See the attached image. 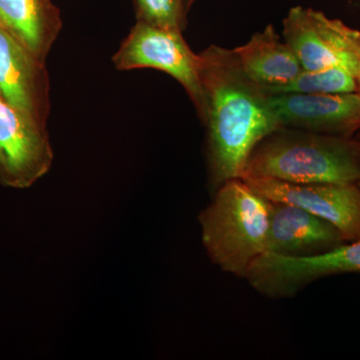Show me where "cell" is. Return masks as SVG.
<instances>
[{"label": "cell", "mask_w": 360, "mask_h": 360, "mask_svg": "<svg viewBox=\"0 0 360 360\" xmlns=\"http://www.w3.org/2000/svg\"><path fill=\"white\" fill-rule=\"evenodd\" d=\"M208 175L217 191L243 179L246 163L264 137L281 129L269 94L245 75L232 49L212 45L200 53Z\"/></svg>", "instance_id": "obj_1"}, {"label": "cell", "mask_w": 360, "mask_h": 360, "mask_svg": "<svg viewBox=\"0 0 360 360\" xmlns=\"http://www.w3.org/2000/svg\"><path fill=\"white\" fill-rule=\"evenodd\" d=\"M272 179L290 184H359V141L279 129L255 146L243 179Z\"/></svg>", "instance_id": "obj_2"}, {"label": "cell", "mask_w": 360, "mask_h": 360, "mask_svg": "<svg viewBox=\"0 0 360 360\" xmlns=\"http://www.w3.org/2000/svg\"><path fill=\"white\" fill-rule=\"evenodd\" d=\"M269 200L243 179L215 191L200 214L201 239L212 262L226 274L245 278L252 262L265 252Z\"/></svg>", "instance_id": "obj_3"}, {"label": "cell", "mask_w": 360, "mask_h": 360, "mask_svg": "<svg viewBox=\"0 0 360 360\" xmlns=\"http://www.w3.org/2000/svg\"><path fill=\"white\" fill-rule=\"evenodd\" d=\"M180 30L137 21L112 58L116 70L153 68L167 73L186 89L198 116L202 115L201 58Z\"/></svg>", "instance_id": "obj_4"}, {"label": "cell", "mask_w": 360, "mask_h": 360, "mask_svg": "<svg viewBox=\"0 0 360 360\" xmlns=\"http://www.w3.org/2000/svg\"><path fill=\"white\" fill-rule=\"evenodd\" d=\"M283 25V40L303 70L342 66L356 75L355 39L359 30L329 18L321 11L300 6L291 7Z\"/></svg>", "instance_id": "obj_5"}, {"label": "cell", "mask_w": 360, "mask_h": 360, "mask_svg": "<svg viewBox=\"0 0 360 360\" xmlns=\"http://www.w3.org/2000/svg\"><path fill=\"white\" fill-rule=\"evenodd\" d=\"M52 161L47 127L0 98V184L28 188L49 172Z\"/></svg>", "instance_id": "obj_6"}, {"label": "cell", "mask_w": 360, "mask_h": 360, "mask_svg": "<svg viewBox=\"0 0 360 360\" xmlns=\"http://www.w3.org/2000/svg\"><path fill=\"white\" fill-rule=\"evenodd\" d=\"M253 189L266 200L290 203L326 220L347 243L360 239L359 184H290L272 179H248Z\"/></svg>", "instance_id": "obj_7"}, {"label": "cell", "mask_w": 360, "mask_h": 360, "mask_svg": "<svg viewBox=\"0 0 360 360\" xmlns=\"http://www.w3.org/2000/svg\"><path fill=\"white\" fill-rule=\"evenodd\" d=\"M281 129L354 139L360 130L359 92L269 94Z\"/></svg>", "instance_id": "obj_8"}, {"label": "cell", "mask_w": 360, "mask_h": 360, "mask_svg": "<svg viewBox=\"0 0 360 360\" xmlns=\"http://www.w3.org/2000/svg\"><path fill=\"white\" fill-rule=\"evenodd\" d=\"M45 65L0 27V98L47 127L51 103Z\"/></svg>", "instance_id": "obj_9"}, {"label": "cell", "mask_w": 360, "mask_h": 360, "mask_svg": "<svg viewBox=\"0 0 360 360\" xmlns=\"http://www.w3.org/2000/svg\"><path fill=\"white\" fill-rule=\"evenodd\" d=\"M347 243L326 220L300 206L269 200V231L265 252L283 257L319 255Z\"/></svg>", "instance_id": "obj_10"}, {"label": "cell", "mask_w": 360, "mask_h": 360, "mask_svg": "<svg viewBox=\"0 0 360 360\" xmlns=\"http://www.w3.org/2000/svg\"><path fill=\"white\" fill-rule=\"evenodd\" d=\"M0 27L46 63L63 20L51 0H0Z\"/></svg>", "instance_id": "obj_11"}, {"label": "cell", "mask_w": 360, "mask_h": 360, "mask_svg": "<svg viewBox=\"0 0 360 360\" xmlns=\"http://www.w3.org/2000/svg\"><path fill=\"white\" fill-rule=\"evenodd\" d=\"M232 51L245 75L264 87L288 84L303 70L295 54L271 25Z\"/></svg>", "instance_id": "obj_12"}, {"label": "cell", "mask_w": 360, "mask_h": 360, "mask_svg": "<svg viewBox=\"0 0 360 360\" xmlns=\"http://www.w3.org/2000/svg\"><path fill=\"white\" fill-rule=\"evenodd\" d=\"M264 89L269 94H338L359 92V85L354 71L335 66L321 70H302L288 84Z\"/></svg>", "instance_id": "obj_13"}, {"label": "cell", "mask_w": 360, "mask_h": 360, "mask_svg": "<svg viewBox=\"0 0 360 360\" xmlns=\"http://www.w3.org/2000/svg\"><path fill=\"white\" fill-rule=\"evenodd\" d=\"M300 271L309 283L338 274L360 272V239L303 258Z\"/></svg>", "instance_id": "obj_14"}, {"label": "cell", "mask_w": 360, "mask_h": 360, "mask_svg": "<svg viewBox=\"0 0 360 360\" xmlns=\"http://www.w3.org/2000/svg\"><path fill=\"white\" fill-rule=\"evenodd\" d=\"M137 21L184 32L187 13L184 0H134Z\"/></svg>", "instance_id": "obj_15"}, {"label": "cell", "mask_w": 360, "mask_h": 360, "mask_svg": "<svg viewBox=\"0 0 360 360\" xmlns=\"http://www.w3.org/2000/svg\"><path fill=\"white\" fill-rule=\"evenodd\" d=\"M355 53H356L357 70L356 80L359 85V92L360 94V32L357 33L356 39H355Z\"/></svg>", "instance_id": "obj_16"}, {"label": "cell", "mask_w": 360, "mask_h": 360, "mask_svg": "<svg viewBox=\"0 0 360 360\" xmlns=\"http://www.w3.org/2000/svg\"><path fill=\"white\" fill-rule=\"evenodd\" d=\"M196 0H184V8H186V13L191 11V7L195 4Z\"/></svg>", "instance_id": "obj_17"}, {"label": "cell", "mask_w": 360, "mask_h": 360, "mask_svg": "<svg viewBox=\"0 0 360 360\" xmlns=\"http://www.w3.org/2000/svg\"><path fill=\"white\" fill-rule=\"evenodd\" d=\"M357 141H359V146H360V139H357ZM359 184L360 186V180H359Z\"/></svg>", "instance_id": "obj_18"}]
</instances>
